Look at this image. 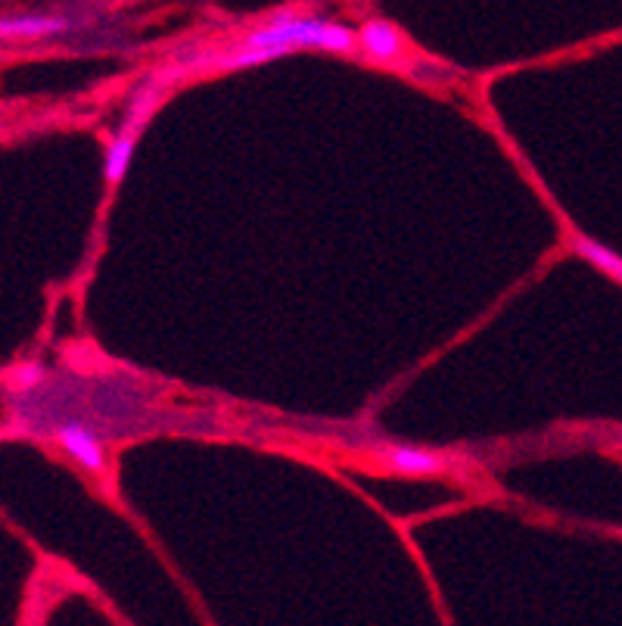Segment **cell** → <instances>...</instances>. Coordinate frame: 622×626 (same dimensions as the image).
Returning <instances> with one entry per match:
<instances>
[{"label": "cell", "mask_w": 622, "mask_h": 626, "mask_svg": "<svg viewBox=\"0 0 622 626\" xmlns=\"http://www.w3.org/2000/svg\"><path fill=\"white\" fill-rule=\"evenodd\" d=\"M249 48H274L283 53L293 50H328V53H355L359 50V32L349 25L328 22L318 17H296V13H278L265 25L243 34Z\"/></svg>", "instance_id": "cell-1"}, {"label": "cell", "mask_w": 622, "mask_h": 626, "mask_svg": "<svg viewBox=\"0 0 622 626\" xmlns=\"http://www.w3.org/2000/svg\"><path fill=\"white\" fill-rule=\"evenodd\" d=\"M53 440L66 452L72 462H79L91 474H106V449L91 428L79 421H60L53 424Z\"/></svg>", "instance_id": "cell-2"}, {"label": "cell", "mask_w": 622, "mask_h": 626, "mask_svg": "<svg viewBox=\"0 0 622 626\" xmlns=\"http://www.w3.org/2000/svg\"><path fill=\"white\" fill-rule=\"evenodd\" d=\"M359 50L371 63L395 66V63L405 60L408 41H405V34L398 32L393 22H386V19H367L359 29Z\"/></svg>", "instance_id": "cell-3"}, {"label": "cell", "mask_w": 622, "mask_h": 626, "mask_svg": "<svg viewBox=\"0 0 622 626\" xmlns=\"http://www.w3.org/2000/svg\"><path fill=\"white\" fill-rule=\"evenodd\" d=\"M377 462H383L395 474L405 478H433L445 468V459L433 449H421V445H390V449H377Z\"/></svg>", "instance_id": "cell-4"}, {"label": "cell", "mask_w": 622, "mask_h": 626, "mask_svg": "<svg viewBox=\"0 0 622 626\" xmlns=\"http://www.w3.org/2000/svg\"><path fill=\"white\" fill-rule=\"evenodd\" d=\"M69 29L66 17H44V13H25V17L0 19V38H50Z\"/></svg>", "instance_id": "cell-5"}, {"label": "cell", "mask_w": 622, "mask_h": 626, "mask_svg": "<svg viewBox=\"0 0 622 626\" xmlns=\"http://www.w3.org/2000/svg\"><path fill=\"white\" fill-rule=\"evenodd\" d=\"M134 147H137V132H128V129H122V132L110 141V147H106V165H103L106 182L118 184L128 175V165H132L134 160Z\"/></svg>", "instance_id": "cell-6"}, {"label": "cell", "mask_w": 622, "mask_h": 626, "mask_svg": "<svg viewBox=\"0 0 622 626\" xmlns=\"http://www.w3.org/2000/svg\"><path fill=\"white\" fill-rule=\"evenodd\" d=\"M576 253L582 256V259H589L598 271H604V275H610L613 280H620L622 284V256L620 253H613L610 247H604L601 240H591V237H576L573 240Z\"/></svg>", "instance_id": "cell-7"}, {"label": "cell", "mask_w": 622, "mask_h": 626, "mask_svg": "<svg viewBox=\"0 0 622 626\" xmlns=\"http://www.w3.org/2000/svg\"><path fill=\"white\" fill-rule=\"evenodd\" d=\"M163 103V88L159 84H149V88H141L132 100V110H128V116H125V125L122 129H128V132H144V125L149 122V116L156 113V106Z\"/></svg>", "instance_id": "cell-8"}, {"label": "cell", "mask_w": 622, "mask_h": 626, "mask_svg": "<svg viewBox=\"0 0 622 626\" xmlns=\"http://www.w3.org/2000/svg\"><path fill=\"white\" fill-rule=\"evenodd\" d=\"M44 380V368L38 362H29V365H22L17 371V383H19V390H32V387H38Z\"/></svg>", "instance_id": "cell-9"}]
</instances>
